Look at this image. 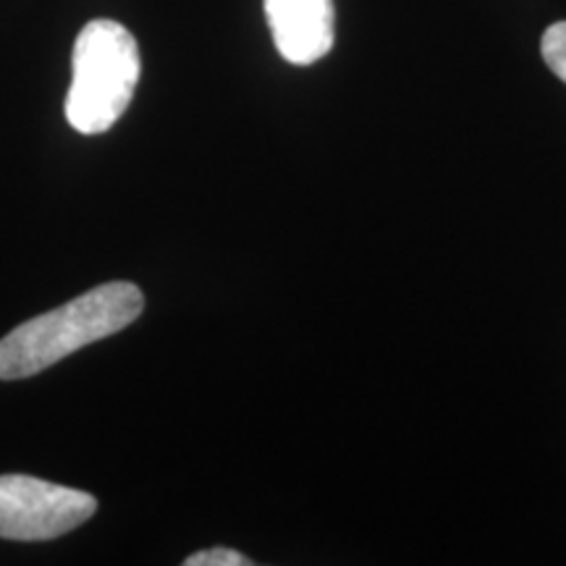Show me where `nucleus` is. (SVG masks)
<instances>
[{
    "mask_svg": "<svg viewBox=\"0 0 566 566\" xmlns=\"http://www.w3.org/2000/svg\"><path fill=\"white\" fill-rule=\"evenodd\" d=\"M97 512L95 495L30 475H0V537L53 541Z\"/></svg>",
    "mask_w": 566,
    "mask_h": 566,
    "instance_id": "3",
    "label": "nucleus"
},
{
    "mask_svg": "<svg viewBox=\"0 0 566 566\" xmlns=\"http://www.w3.org/2000/svg\"><path fill=\"white\" fill-rule=\"evenodd\" d=\"M145 310V294L129 281L90 289L51 313L17 325L0 338V380L32 378L69 354L122 334Z\"/></svg>",
    "mask_w": 566,
    "mask_h": 566,
    "instance_id": "1",
    "label": "nucleus"
},
{
    "mask_svg": "<svg viewBox=\"0 0 566 566\" xmlns=\"http://www.w3.org/2000/svg\"><path fill=\"white\" fill-rule=\"evenodd\" d=\"M543 61L548 63V69L554 71L558 80L566 82V21H556L551 24L541 42Z\"/></svg>",
    "mask_w": 566,
    "mask_h": 566,
    "instance_id": "5",
    "label": "nucleus"
},
{
    "mask_svg": "<svg viewBox=\"0 0 566 566\" xmlns=\"http://www.w3.org/2000/svg\"><path fill=\"white\" fill-rule=\"evenodd\" d=\"M265 17L275 48L294 66H310L334 48V0H265Z\"/></svg>",
    "mask_w": 566,
    "mask_h": 566,
    "instance_id": "4",
    "label": "nucleus"
},
{
    "mask_svg": "<svg viewBox=\"0 0 566 566\" xmlns=\"http://www.w3.org/2000/svg\"><path fill=\"white\" fill-rule=\"evenodd\" d=\"M142 74L137 40L124 24L95 19L82 27L71 55L66 118L80 134H105L129 108Z\"/></svg>",
    "mask_w": 566,
    "mask_h": 566,
    "instance_id": "2",
    "label": "nucleus"
},
{
    "mask_svg": "<svg viewBox=\"0 0 566 566\" xmlns=\"http://www.w3.org/2000/svg\"><path fill=\"white\" fill-rule=\"evenodd\" d=\"M187 566H250L252 562L231 548H208L200 554H192L184 558Z\"/></svg>",
    "mask_w": 566,
    "mask_h": 566,
    "instance_id": "6",
    "label": "nucleus"
}]
</instances>
